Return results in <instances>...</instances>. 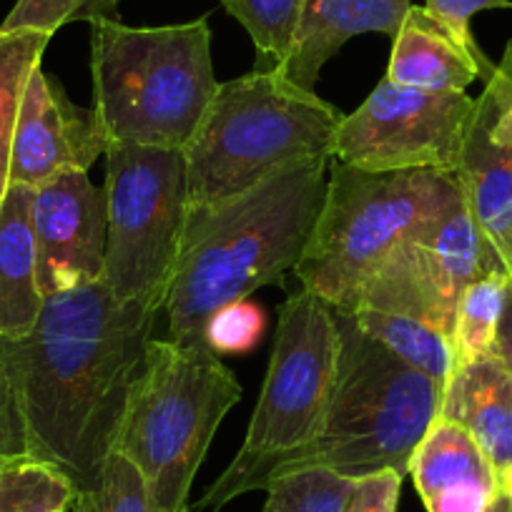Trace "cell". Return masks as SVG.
I'll return each instance as SVG.
<instances>
[{"instance_id":"obj_6","label":"cell","mask_w":512,"mask_h":512,"mask_svg":"<svg viewBox=\"0 0 512 512\" xmlns=\"http://www.w3.org/2000/svg\"><path fill=\"white\" fill-rule=\"evenodd\" d=\"M332 312L339 364L324 430L282 475L307 467H324L349 480L382 470L410 475L412 455L440 417L445 390L369 337L352 314L337 307Z\"/></svg>"},{"instance_id":"obj_12","label":"cell","mask_w":512,"mask_h":512,"mask_svg":"<svg viewBox=\"0 0 512 512\" xmlns=\"http://www.w3.org/2000/svg\"><path fill=\"white\" fill-rule=\"evenodd\" d=\"M455 176L477 229L512 274V41L472 108Z\"/></svg>"},{"instance_id":"obj_15","label":"cell","mask_w":512,"mask_h":512,"mask_svg":"<svg viewBox=\"0 0 512 512\" xmlns=\"http://www.w3.org/2000/svg\"><path fill=\"white\" fill-rule=\"evenodd\" d=\"M427 512H487L497 495L495 467L455 422L437 417L410 460Z\"/></svg>"},{"instance_id":"obj_3","label":"cell","mask_w":512,"mask_h":512,"mask_svg":"<svg viewBox=\"0 0 512 512\" xmlns=\"http://www.w3.org/2000/svg\"><path fill=\"white\" fill-rule=\"evenodd\" d=\"M342 116L279 68L219 83L184 149L189 209L236 199L297 161L332 159Z\"/></svg>"},{"instance_id":"obj_21","label":"cell","mask_w":512,"mask_h":512,"mask_svg":"<svg viewBox=\"0 0 512 512\" xmlns=\"http://www.w3.org/2000/svg\"><path fill=\"white\" fill-rule=\"evenodd\" d=\"M51 38L41 31L0 33V204L11 186V144L23 91L31 73L41 66Z\"/></svg>"},{"instance_id":"obj_5","label":"cell","mask_w":512,"mask_h":512,"mask_svg":"<svg viewBox=\"0 0 512 512\" xmlns=\"http://www.w3.org/2000/svg\"><path fill=\"white\" fill-rule=\"evenodd\" d=\"M465 199L452 171H367L329 161V181L294 274L302 289L349 309L379 264Z\"/></svg>"},{"instance_id":"obj_9","label":"cell","mask_w":512,"mask_h":512,"mask_svg":"<svg viewBox=\"0 0 512 512\" xmlns=\"http://www.w3.org/2000/svg\"><path fill=\"white\" fill-rule=\"evenodd\" d=\"M106 262L101 282L123 304L161 312L189 214L186 156L111 141L106 149Z\"/></svg>"},{"instance_id":"obj_2","label":"cell","mask_w":512,"mask_h":512,"mask_svg":"<svg viewBox=\"0 0 512 512\" xmlns=\"http://www.w3.org/2000/svg\"><path fill=\"white\" fill-rule=\"evenodd\" d=\"M329 161H297L236 199L189 209L164 304L171 342L206 347L211 314L294 272L322 211Z\"/></svg>"},{"instance_id":"obj_25","label":"cell","mask_w":512,"mask_h":512,"mask_svg":"<svg viewBox=\"0 0 512 512\" xmlns=\"http://www.w3.org/2000/svg\"><path fill=\"white\" fill-rule=\"evenodd\" d=\"M68 512H156L144 475L113 450L91 485L76 490Z\"/></svg>"},{"instance_id":"obj_17","label":"cell","mask_w":512,"mask_h":512,"mask_svg":"<svg viewBox=\"0 0 512 512\" xmlns=\"http://www.w3.org/2000/svg\"><path fill=\"white\" fill-rule=\"evenodd\" d=\"M492 63L462 46L425 6H412L392 38L387 78L432 93H467L477 78H490Z\"/></svg>"},{"instance_id":"obj_1","label":"cell","mask_w":512,"mask_h":512,"mask_svg":"<svg viewBox=\"0 0 512 512\" xmlns=\"http://www.w3.org/2000/svg\"><path fill=\"white\" fill-rule=\"evenodd\" d=\"M159 314L118 302L98 279L43 299L26 337H3L31 460L61 470L76 490L116 447Z\"/></svg>"},{"instance_id":"obj_30","label":"cell","mask_w":512,"mask_h":512,"mask_svg":"<svg viewBox=\"0 0 512 512\" xmlns=\"http://www.w3.org/2000/svg\"><path fill=\"white\" fill-rule=\"evenodd\" d=\"M427 13L442 23L457 41L470 51L482 53L470 33V21L480 11H495V8H512V0H427Z\"/></svg>"},{"instance_id":"obj_27","label":"cell","mask_w":512,"mask_h":512,"mask_svg":"<svg viewBox=\"0 0 512 512\" xmlns=\"http://www.w3.org/2000/svg\"><path fill=\"white\" fill-rule=\"evenodd\" d=\"M121 0H18L0 33L41 31L53 36L58 28L76 21H118Z\"/></svg>"},{"instance_id":"obj_14","label":"cell","mask_w":512,"mask_h":512,"mask_svg":"<svg viewBox=\"0 0 512 512\" xmlns=\"http://www.w3.org/2000/svg\"><path fill=\"white\" fill-rule=\"evenodd\" d=\"M108 144L96 108L76 106L61 83L38 66L18 108L8 181L38 189L63 171H88Z\"/></svg>"},{"instance_id":"obj_19","label":"cell","mask_w":512,"mask_h":512,"mask_svg":"<svg viewBox=\"0 0 512 512\" xmlns=\"http://www.w3.org/2000/svg\"><path fill=\"white\" fill-rule=\"evenodd\" d=\"M31 186L11 184L0 204V337L21 339L43 307L38 287Z\"/></svg>"},{"instance_id":"obj_26","label":"cell","mask_w":512,"mask_h":512,"mask_svg":"<svg viewBox=\"0 0 512 512\" xmlns=\"http://www.w3.org/2000/svg\"><path fill=\"white\" fill-rule=\"evenodd\" d=\"M357 480L324 467L287 472L267 487L262 512H344Z\"/></svg>"},{"instance_id":"obj_31","label":"cell","mask_w":512,"mask_h":512,"mask_svg":"<svg viewBox=\"0 0 512 512\" xmlns=\"http://www.w3.org/2000/svg\"><path fill=\"white\" fill-rule=\"evenodd\" d=\"M405 477L395 470H382L357 480L344 512H397Z\"/></svg>"},{"instance_id":"obj_24","label":"cell","mask_w":512,"mask_h":512,"mask_svg":"<svg viewBox=\"0 0 512 512\" xmlns=\"http://www.w3.org/2000/svg\"><path fill=\"white\" fill-rule=\"evenodd\" d=\"M76 487L56 467L26 457L0 465V512H66Z\"/></svg>"},{"instance_id":"obj_29","label":"cell","mask_w":512,"mask_h":512,"mask_svg":"<svg viewBox=\"0 0 512 512\" xmlns=\"http://www.w3.org/2000/svg\"><path fill=\"white\" fill-rule=\"evenodd\" d=\"M26 457H31L26 422H23L11 369H8L6 342L0 337V465L26 460Z\"/></svg>"},{"instance_id":"obj_10","label":"cell","mask_w":512,"mask_h":512,"mask_svg":"<svg viewBox=\"0 0 512 512\" xmlns=\"http://www.w3.org/2000/svg\"><path fill=\"white\" fill-rule=\"evenodd\" d=\"M497 272L507 274V269L462 199L420 234L402 241L367 279L349 312L367 307L402 314L430 324L450 339L465 289Z\"/></svg>"},{"instance_id":"obj_8","label":"cell","mask_w":512,"mask_h":512,"mask_svg":"<svg viewBox=\"0 0 512 512\" xmlns=\"http://www.w3.org/2000/svg\"><path fill=\"white\" fill-rule=\"evenodd\" d=\"M241 384L206 347L151 339L118 427L116 447L144 475L156 512H186L189 492Z\"/></svg>"},{"instance_id":"obj_4","label":"cell","mask_w":512,"mask_h":512,"mask_svg":"<svg viewBox=\"0 0 512 512\" xmlns=\"http://www.w3.org/2000/svg\"><path fill=\"white\" fill-rule=\"evenodd\" d=\"M91 73L93 108L108 139L184 151L219 86L209 21L91 23Z\"/></svg>"},{"instance_id":"obj_32","label":"cell","mask_w":512,"mask_h":512,"mask_svg":"<svg viewBox=\"0 0 512 512\" xmlns=\"http://www.w3.org/2000/svg\"><path fill=\"white\" fill-rule=\"evenodd\" d=\"M492 354H495V357L502 362V367L512 374V274H507L505 299H502V312H500V319H497Z\"/></svg>"},{"instance_id":"obj_7","label":"cell","mask_w":512,"mask_h":512,"mask_svg":"<svg viewBox=\"0 0 512 512\" xmlns=\"http://www.w3.org/2000/svg\"><path fill=\"white\" fill-rule=\"evenodd\" d=\"M339 332L332 304L302 289L279 309L267 379L246 440L221 477L196 502L219 512L251 490H267L319 440L337 384Z\"/></svg>"},{"instance_id":"obj_34","label":"cell","mask_w":512,"mask_h":512,"mask_svg":"<svg viewBox=\"0 0 512 512\" xmlns=\"http://www.w3.org/2000/svg\"><path fill=\"white\" fill-rule=\"evenodd\" d=\"M487 512H512V502L507 500L505 492H500V495L492 500V505L487 507Z\"/></svg>"},{"instance_id":"obj_28","label":"cell","mask_w":512,"mask_h":512,"mask_svg":"<svg viewBox=\"0 0 512 512\" xmlns=\"http://www.w3.org/2000/svg\"><path fill=\"white\" fill-rule=\"evenodd\" d=\"M264 334V312L256 304L231 302L211 314L204 329V344L214 354H241L249 352Z\"/></svg>"},{"instance_id":"obj_23","label":"cell","mask_w":512,"mask_h":512,"mask_svg":"<svg viewBox=\"0 0 512 512\" xmlns=\"http://www.w3.org/2000/svg\"><path fill=\"white\" fill-rule=\"evenodd\" d=\"M507 274H487L477 279L462 294L455 314V329H452V362L455 367L472 362L477 357L492 354L495 342L497 319L502 312V299H505Z\"/></svg>"},{"instance_id":"obj_13","label":"cell","mask_w":512,"mask_h":512,"mask_svg":"<svg viewBox=\"0 0 512 512\" xmlns=\"http://www.w3.org/2000/svg\"><path fill=\"white\" fill-rule=\"evenodd\" d=\"M31 224L43 299L103 277L106 191L88 171H63L33 189Z\"/></svg>"},{"instance_id":"obj_18","label":"cell","mask_w":512,"mask_h":512,"mask_svg":"<svg viewBox=\"0 0 512 512\" xmlns=\"http://www.w3.org/2000/svg\"><path fill=\"white\" fill-rule=\"evenodd\" d=\"M440 417L477 442L497 475L512 467V374L495 354L452 369Z\"/></svg>"},{"instance_id":"obj_22","label":"cell","mask_w":512,"mask_h":512,"mask_svg":"<svg viewBox=\"0 0 512 512\" xmlns=\"http://www.w3.org/2000/svg\"><path fill=\"white\" fill-rule=\"evenodd\" d=\"M229 16H234L259 51L256 71L282 68L297 36L307 0H221Z\"/></svg>"},{"instance_id":"obj_16","label":"cell","mask_w":512,"mask_h":512,"mask_svg":"<svg viewBox=\"0 0 512 512\" xmlns=\"http://www.w3.org/2000/svg\"><path fill=\"white\" fill-rule=\"evenodd\" d=\"M412 0H307L289 58L279 71L297 86L314 91L324 63L362 33L395 38Z\"/></svg>"},{"instance_id":"obj_11","label":"cell","mask_w":512,"mask_h":512,"mask_svg":"<svg viewBox=\"0 0 512 512\" xmlns=\"http://www.w3.org/2000/svg\"><path fill=\"white\" fill-rule=\"evenodd\" d=\"M475 98L400 86L384 76L362 106L344 113L332 159L367 171L440 169L455 174Z\"/></svg>"},{"instance_id":"obj_20","label":"cell","mask_w":512,"mask_h":512,"mask_svg":"<svg viewBox=\"0 0 512 512\" xmlns=\"http://www.w3.org/2000/svg\"><path fill=\"white\" fill-rule=\"evenodd\" d=\"M349 314L369 337H374L382 347L397 354L402 362L425 372L445 390L452 377V367H455L452 344L445 334L437 332L430 324L420 322V319L379 312V309L359 307Z\"/></svg>"},{"instance_id":"obj_35","label":"cell","mask_w":512,"mask_h":512,"mask_svg":"<svg viewBox=\"0 0 512 512\" xmlns=\"http://www.w3.org/2000/svg\"><path fill=\"white\" fill-rule=\"evenodd\" d=\"M66 512H68V510H66Z\"/></svg>"},{"instance_id":"obj_33","label":"cell","mask_w":512,"mask_h":512,"mask_svg":"<svg viewBox=\"0 0 512 512\" xmlns=\"http://www.w3.org/2000/svg\"><path fill=\"white\" fill-rule=\"evenodd\" d=\"M497 482H500V492H505L507 500L512 502V467L502 470L500 475H497Z\"/></svg>"}]
</instances>
